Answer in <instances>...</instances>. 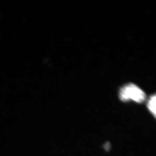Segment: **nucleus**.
<instances>
[{"label": "nucleus", "instance_id": "f257e3e1", "mask_svg": "<svg viewBox=\"0 0 156 156\" xmlns=\"http://www.w3.org/2000/svg\"><path fill=\"white\" fill-rule=\"evenodd\" d=\"M119 98L123 102L133 101L141 103L146 98V94L141 88L133 83H129L122 87L119 91Z\"/></svg>", "mask_w": 156, "mask_h": 156}, {"label": "nucleus", "instance_id": "f03ea898", "mask_svg": "<svg viewBox=\"0 0 156 156\" xmlns=\"http://www.w3.org/2000/svg\"><path fill=\"white\" fill-rule=\"evenodd\" d=\"M156 95L154 94L150 98L147 102V108L154 116L156 117Z\"/></svg>", "mask_w": 156, "mask_h": 156}]
</instances>
